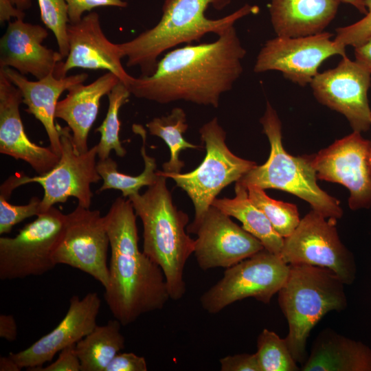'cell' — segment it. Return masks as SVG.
<instances>
[{
  "label": "cell",
  "instance_id": "3957f363",
  "mask_svg": "<svg viewBox=\"0 0 371 371\" xmlns=\"http://www.w3.org/2000/svg\"><path fill=\"white\" fill-rule=\"evenodd\" d=\"M230 1L165 0L161 17L154 27L117 44L122 58H126V67H137L141 76H150L155 71L159 57L166 51L182 43L199 41L208 33L219 36L240 19L259 11L258 6L246 4L221 19H211L205 16L210 5L222 10Z\"/></svg>",
  "mask_w": 371,
  "mask_h": 371
},
{
  "label": "cell",
  "instance_id": "f546056e",
  "mask_svg": "<svg viewBox=\"0 0 371 371\" xmlns=\"http://www.w3.org/2000/svg\"><path fill=\"white\" fill-rule=\"evenodd\" d=\"M247 188L251 201L265 214L274 230L283 238L290 236L300 221L297 206L270 198L258 186Z\"/></svg>",
  "mask_w": 371,
  "mask_h": 371
},
{
  "label": "cell",
  "instance_id": "ee69618b",
  "mask_svg": "<svg viewBox=\"0 0 371 371\" xmlns=\"http://www.w3.org/2000/svg\"><path fill=\"white\" fill-rule=\"evenodd\" d=\"M11 1L20 10L28 9L32 5L31 0H11Z\"/></svg>",
  "mask_w": 371,
  "mask_h": 371
},
{
  "label": "cell",
  "instance_id": "ffe728a7",
  "mask_svg": "<svg viewBox=\"0 0 371 371\" xmlns=\"http://www.w3.org/2000/svg\"><path fill=\"white\" fill-rule=\"evenodd\" d=\"M23 98L20 90L0 70V153L21 159L38 174L52 170L60 156L49 147L32 142L22 122L20 105Z\"/></svg>",
  "mask_w": 371,
  "mask_h": 371
},
{
  "label": "cell",
  "instance_id": "9a60e30c",
  "mask_svg": "<svg viewBox=\"0 0 371 371\" xmlns=\"http://www.w3.org/2000/svg\"><path fill=\"white\" fill-rule=\"evenodd\" d=\"M315 98L344 115L353 131L366 132L371 127L368 93L371 73L346 56L335 68L318 73L310 83Z\"/></svg>",
  "mask_w": 371,
  "mask_h": 371
},
{
  "label": "cell",
  "instance_id": "f1b7e54d",
  "mask_svg": "<svg viewBox=\"0 0 371 371\" xmlns=\"http://www.w3.org/2000/svg\"><path fill=\"white\" fill-rule=\"evenodd\" d=\"M131 95L128 87L120 81L108 94L109 106L106 116L95 131L100 133V139L97 146L99 159L109 157L111 150L123 157L126 154L120 139V121L119 113L121 107L128 101Z\"/></svg>",
  "mask_w": 371,
  "mask_h": 371
},
{
  "label": "cell",
  "instance_id": "8992f818",
  "mask_svg": "<svg viewBox=\"0 0 371 371\" xmlns=\"http://www.w3.org/2000/svg\"><path fill=\"white\" fill-rule=\"evenodd\" d=\"M260 122L270 144L269 157L264 164L256 165L236 182L246 188L254 186L263 190L273 188L291 193L308 202L313 210L324 217L340 218L343 211L339 202L317 185L310 156L294 157L284 150L282 124L269 102Z\"/></svg>",
  "mask_w": 371,
  "mask_h": 371
},
{
  "label": "cell",
  "instance_id": "4fadbf2b",
  "mask_svg": "<svg viewBox=\"0 0 371 371\" xmlns=\"http://www.w3.org/2000/svg\"><path fill=\"white\" fill-rule=\"evenodd\" d=\"M370 153L371 142L353 131L310 159L317 179L346 187L349 207L357 210L371 207Z\"/></svg>",
  "mask_w": 371,
  "mask_h": 371
},
{
  "label": "cell",
  "instance_id": "836d02e7",
  "mask_svg": "<svg viewBox=\"0 0 371 371\" xmlns=\"http://www.w3.org/2000/svg\"><path fill=\"white\" fill-rule=\"evenodd\" d=\"M367 8L365 16L351 25L337 29L334 41L339 45L357 47L371 38V0H364Z\"/></svg>",
  "mask_w": 371,
  "mask_h": 371
},
{
  "label": "cell",
  "instance_id": "4316f807",
  "mask_svg": "<svg viewBox=\"0 0 371 371\" xmlns=\"http://www.w3.org/2000/svg\"><path fill=\"white\" fill-rule=\"evenodd\" d=\"M133 127L134 131L137 133L142 139L141 155L144 162V170L137 176H132L118 171L116 161L111 157L99 159L96 168L103 180V183L98 189V192L109 189H115L120 190L122 196L126 198L139 192L142 187H148L157 181L159 175L157 173L155 159L146 153V131L142 126H134Z\"/></svg>",
  "mask_w": 371,
  "mask_h": 371
},
{
  "label": "cell",
  "instance_id": "f35d334b",
  "mask_svg": "<svg viewBox=\"0 0 371 371\" xmlns=\"http://www.w3.org/2000/svg\"><path fill=\"white\" fill-rule=\"evenodd\" d=\"M0 337L10 342L16 339L17 326L12 315H0Z\"/></svg>",
  "mask_w": 371,
  "mask_h": 371
},
{
  "label": "cell",
  "instance_id": "d6986e66",
  "mask_svg": "<svg viewBox=\"0 0 371 371\" xmlns=\"http://www.w3.org/2000/svg\"><path fill=\"white\" fill-rule=\"evenodd\" d=\"M47 30L23 19L9 21L0 40V67H10L39 80L54 74L64 58L59 52L43 45Z\"/></svg>",
  "mask_w": 371,
  "mask_h": 371
},
{
  "label": "cell",
  "instance_id": "52a82bcc",
  "mask_svg": "<svg viewBox=\"0 0 371 371\" xmlns=\"http://www.w3.org/2000/svg\"><path fill=\"white\" fill-rule=\"evenodd\" d=\"M199 133L206 153L196 168L184 174L157 171L159 175L173 179L192 200L194 218L187 226V231L201 222L224 188L238 181L256 165L254 161L236 156L229 149L225 143L226 133L216 117L203 124Z\"/></svg>",
  "mask_w": 371,
  "mask_h": 371
},
{
  "label": "cell",
  "instance_id": "d4e9b609",
  "mask_svg": "<svg viewBox=\"0 0 371 371\" xmlns=\"http://www.w3.org/2000/svg\"><path fill=\"white\" fill-rule=\"evenodd\" d=\"M212 205L238 219L246 231L262 243L265 249L280 255L284 238L274 230L265 214L251 201L246 187L236 182L234 198H216Z\"/></svg>",
  "mask_w": 371,
  "mask_h": 371
},
{
  "label": "cell",
  "instance_id": "7c38bea8",
  "mask_svg": "<svg viewBox=\"0 0 371 371\" xmlns=\"http://www.w3.org/2000/svg\"><path fill=\"white\" fill-rule=\"evenodd\" d=\"M109 247L104 217L99 210L78 205L65 214L64 229L53 259L56 265L63 264L80 270L106 288L109 278Z\"/></svg>",
  "mask_w": 371,
  "mask_h": 371
},
{
  "label": "cell",
  "instance_id": "6da1fadb",
  "mask_svg": "<svg viewBox=\"0 0 371 371\" xmlns=\"http://www.w3.org/2000/svg\"><path fill=\"white\" fill-rule=\"evenodd\" d=\"M246 54L234 25L213 42L167 52L153 74L134 77L128 87L135 97L159 104L184 100L217 108L241 76Z\"/></svg>",
  "mask_w": 371,
  "mask_h": 371
},
{
  "label": "cell",
  "instance_id": "8d00e7d4",
  "mask_svg": "<svg viewBox=\"0 0 371 371\" xmlns=\"http://www.w3.org/2000/svg\"><path fill=\"white\" fill-rule=\"evenodd\" d=\"M219 361L221 371H260L256 353L228 355Z\"/></svg>",
  "mask_w": 371,
  "mask_h": 371
},
{
  "label": "cell",
  "instance_id": "44dd1931",
  "mask_svg": "<svg viewBox=\"0 0 371 371\" xmlns=\"http://www.w3.org/2000/svg\"><path fill=\"white\" fill-rule=\"evenodd\" d=\"M5 76L21 91L25 111L33 115L44 126L49 141V147L61 155V142L58 125L55 124L58 100L66 90L87 79V73L57 78L53 74L37 80H29L24 75L10 67H0Z\"/></svg>",
  "mask_w": 371,
  "mask_h": 371
},
{
  "label": "cell",
  "instance_id": "5bb4252c",
  "mask_svg": "<svg viewBox=\"0 0 371 371\" xmlns=\"http://www.w3.org/2000/svg\"><path fill=\"white\" fill-rule=\"evenodd\" d=\"M332 36V34L323 32L306 36H276L268 40L257 56L254 71H278L300 86L310 85L325 60L334 55L346 56V48L337 44Z\"/></svg>",
  "mask_w": 371,
  "mask_h": 371
},
{
  "label": "cell",
  "instance_id": "7a4b0ae2",
  "mask_svg": "<svg viewBox=\"0 0 371 371\" xmlns=\"http://www.w3.org/2000/svg\"><path fill=\"white\" fill-rule=\"evenodd\" d=\"M111 258L104 300L122 326L161 310L170 299L161 267L138 247L137 215L130 199L117 197L104 216Z\"/></svg>",
  "mask_w": 371,
  "mask_h": 371
},
{
  "label": "cell",
  "instance_id": "ac0fdd59",
  "mask_svg": "<svg viewBox=\"0 0 371 371\" xmlns=\"http://www.w3.org/2000/svg\"><path fill=\"white\" fill-rule=\"evenodd\" d=\"M101 301L98 293H88L83 298L73 295L68 311L50 333L43 336L26 349L9 355L21 368L27 370L50 362L56 353L76 344L97 326Z\"/></svg>",
  "mask_w": 371,
  "mask_h": 371
},
{
  "label": "cell",
  "instance_id": "d6a6232c",
  "mask_svg": "<svg viewBox=\"0 0 371 371\" xmlns=\"http://www.w3.org/2000/svg\"><path fill=\"white\" fill-rule=\"evenodd\" d=\"M41 213V199L32 196L25 205L11 204L0 194V234L10 233L12 227L23 220Z\"/></svg>",
  "mask_w": 371,
  "mask_h": 371
},
{
  "label": "cell",
  "instance_id": "5b68a950",
  "mask_svg": "<svg viewBox=\"0 0 371 371\" xmlns=\"http://www.w3.org/2000/svg\"><path fill=\"white\" fill-rule=\"evenodd\" d=\"M344 285L329 269L289 265L286 280L278 291V303L289 326L285 339L297 363L306 361L307 339L320 319L330 311L346 308Z\"/></svg>",
  "mask_w": 371,
  "mask_h": 371
},
{
  "label": "cell",
  "instance_id": "ab89813d",
  "mask_svg": "<svg viewBox=\"0 0 371 371\" xmlns=\"http://www.w3.org/2000/svg\"><path fill=\"white\" fill-rule=\"evenodd\" d=\"M23 10L19 9L11 0H0V22L10 21L12 18L24 19Z\"/></svg>",
  "mask_w": 371,
  "mask_h": 371
},
{
  "label": "cell",
  "instance_id": "f6af8a7d",
  "mask_svg": "<svg viewBox=\"0 0 371 371\" xmlns=\"http://www.w3.org/2000/svg\"><path fill=\"white\" fill-rule=\"evenodd\" d=\"M371 142V141H370ZM370 161H371V153H370Z\"/></svg>",
  "mask_w": 371,
  "mask_h": 371
},
{
  "label": "cell",
  "instance_id": "484cf974",
  "mask_svg": "<svg viewBox=\"0 0 371 371\" xmlns=\"http://www.w3.org/2000/svg\"><path fill=\"white\" fill-rule=\"evenodd\" d=\"M121 323L110 319L76 344L80 371H105L111 360L125 347Z\"/></svg>",
  "mask_w": 371,
  "mask_h": 371
},
{
  "label": "cell",
  "instance_id": "9c48e42d",
  "mask_svg": "<svg viewBox=\"0 0 371 371\" xmlns=\"http://www.w3.org/2000/svg\"><path fill=\"white\" fill-rule=\"evenodd\" d=\"M289 272V265L280 255L264 248L227 268L223 278L202 294L201 305L207 313L216 314L247 297L269 304L284 285Z\"/></svg>",
  "mask_w": 371,
  "mask_h": 371
},
{
  "label": "cell",
  "instance_id": "30bf717a",
  "mask_svg": "<svg viewBox=\"0 0 371 371\" xmlns=\"http://www.w3.org/2000/svg\"><path fill=\"white\" fill-rule=\"evenodd\" d=\"M65 214L52 206L25 225L14 237L0 238V279L39 276L53 269V254L62 235Z\"/></svg>",
  "mask_w": 371,
  "mask_h": 371
},
{
  "label": "cell",
  "instance_id": "74e56055",
  "mask_svg": "<svg viewBox=\"0 0 371 371\" xmlns=\"http://www.w3.org/2000/svg\"><path fill=\"white\" fill-rule=\"evenodd\" d=\"M147 363L144 357L133 352L118 353L109 363L105 371H146Z\"/></svg>",
  "mask_w": 371,
  "mask_h": 371
},
{
  "label": "cell",
  "instance_id": "2e32d148",
  "mask_svg": "<svg viewBox=\"0 0 371 371\" xmlns=\"http://www.w3.org/2000/svg\"><path fill=\"white\" fill-rule=\"evenodd\" d=\"M187 232L197 235L193 254L203 271L227 269L264 249L257 238L213 205Z\"/></svg>",
  "mask_w": 371,
  "mask_h": 371
},
{
  "label": "cell",
  "instance_id": "7bdbcfd3",
  "mask_svg": "<svg viewBox=\"0 0 371 371\" xmlns=\"http://www.w3.org/2000/svg\"><path fill=\"white\" fill-rule=\"evenodd\" d=\"M339 2L352 5L362 14H366L367 13V8H366L364 0H339Z\"/></svg>",
  "mask_w": 371,
  "mask_h": 371
},
{
  "label": "cell",
  "instance_id": "cb8c5ba5",
  "mask_svg": "<svg viewBox=\"0 0 371 371\" xmlns=\"http://www.w3.org/2000/svg\"><path fill=\"white\" fill-rule=\"evenodd\" d=\"M302 371H371V350L330 329L315 339Z\"/></svg>",
  "mask_w": 371,
  "mask_h": 371
},
{
  "label": "cell",
  "instance_id": "b9f144b4",
  "mask_svg": "<svg viewBox=\"0 0 371 371\" xmlns=\"http://www.w3.org/2000/svg\"><path fill=\"white\" fill-rule=\"evenodd\" d=\"M21 370V368L10 355L0 358L1 371H19Z\"/></svg>",
  "mask_w": 371,
  "mask_h": 371
},
{
  "label": "cell",
  "instance_id": "1f68e13d",
  "mask_svg": "<svg viewBox=\"0 0 371 371\" xmlns=\"http://www.w3.org/2000/svg\"><path fill=\"white\" fill-rule=\"evenodd\" d=\"M41 20L56 38L58 52L65 58L69 53L67 27L69 23L65 0H37Z\"/></svg>",
  "mask_w": 371,
  "mask_h": 371
},
{
  "label": "cell",
  "instance_id": "60d3db41",
  "mask_svg": "<svg viewBox=\"0 0 371 371\" xmlns=\"http://www.w3.org/2000/svg\"><path fill=\"white\" fill-rule=\"evenodd\" d=\"M355 60L371 73V38L355 47Z\"/></svg>",
  "mask_w": 371,
  "mask_h": 371
},
{
  "label": "cell",
  "instance_id": "d590c367",
  "mask_svg": "<svg viewBox=\"0 0 371 371\" xmlns=\"http://www.w3.org/2000/svg\"><path fill=\"white\" fill-rule=\"evenodd\" d=\"M30 371H80V363L76 351V344L63 349L58 359L46 367H38Z\"/></svg>",
  "mask_w": 371,
  "mask_h": 371
},
{
  "label": "cell",
  "instance_id": "e0dca14e",
  "mask_svg": "<svg viewBox=\"0 0 371 371\" xmlns=\"http://www.w3.org/2000/svg\"><path fill=\"white\" fill-rule=\"evenodd\" d=\"M69 53L65 60L60 62L54 75L65 77L74 68L90 70H106L118 77L127 87L133 78L124 69L118 45L111 42L105 36L96 12L83 16L80 21L69 23L67 27Z\"/></svg>",
  "mask_w": 371,
  "mask_h": 371
},
{
  "label": "cell",
  "instance_id": "8fae6325",
  "mask_svg": "<svg viewBox=\"0 0 371 371\" xmlns=\"http://www.w3.org/2000/svg\"><path fill=\"white\" fill-rule=\"evenodd\" d=\"M312 210L300 221L293 232L284 238L280 256L288 265L306 264L332 270L345 284H352L357 267L352 254L343 245L335 227Z\"/></svg>",
  "mask_w": 371,
  "mask_h": 371
},
{
  "label": "cell",
  "instance_id": "83f0119b",
  "mask_svg": "<svg viewBox=\"0 0 371 371\" xmlns=\"http://www.w3.org/2000/svg\"><path fill=\"white\" fill-rule=\"evenodd\" d=\"M149 133L162 139L170 149V159L162 165L166 173H179L185 164L179 159L182 150L199 149L203 146L190 143L183 137L188 128L185 111L179 107L172 109L166 116L155 117L146 124Z\"/></svg>",
  "mask_w": 371,
  "mask_h": 371
},
{
  "label": "cell",
  "instance_id": "4dcf8cb0",
  "mask_svg": "<svg viewBox=\"0 0 371 371\" xmlns=\"http://www.w3.org/2000/svg\"><path fill=\"white\" fill-rule=\"evenodd\" d=\"M260 371H297L299 367L293 358L286 339L265 328L257 338L256 352Z\"/></svg>",
  "mask_w": 371,
  "mask_h": 371
},
{
  "label": "cell",
  "instance_id": "7402d4cb",
  "mask_svg": "<svg viewBox=\"0 0 371 371\" xmlns=\"http://www.w3.org/2000/svg\"><path fill=\"white\" fill-rule=\"evenodd\" d=\"M120 81L117 76L107 71L88 85H74L67 90L66 97L58 102L56 118L67 123L79 153L89 149L88 135L98 116L101 98L108 95Z\"/></svg>",
  "mask_w": 371,
  "mask_h": 371
},
{
  "label": "cell",
  "instance_id": "277c9868",
  "mask_svg": "<svg viewBox=\"0 0 371 371\" xmlns=\"http://www.w3.org/2000/svg\"><path fill=\"white\" fill-rule=\"evenodd\" d=\"M157 175V181L145 192L133 194L128 199L142 222V251L163 271L170 299L179 300L186 292L183 272L194 253L195 240L186 230L188 214L173 203L167 177Z\"/></svg>",
  "mask_w": 371,
  "mask_h": 371
},
{
  "label": "cell",
  "instance_id": "603a6c76",
  "mask_svg": "<svg viewBox=\"0 0 371 371\" xmlns=\"http://www.w3.org/2000/svg\"><path fill=\"white\" fill-rule=\"evenodd\" d=\"M339 0H271V21L277 36L300 37L323 32L335 18Z\"/></svg>",
  "mask_w": 371,
  "mask_h": 371
},
{
  "label": "cell",
  "instance_id": "e575fe53",
  "mask_svg": "<svg viewBox=\"0 0 371 371\" xmlns=\"http://www.w3.org/2000/svg\"><path fill=\"white\" fill-rule=\"evenodd\" d=\"M68 9L69 23L81 21L83 14L100 7H117L124 8L127 3L122 0H65Z\"/></svg>",
  "mask_w": 371,
  "mask_h": 371
},
{
  "label": "cell",
  "instance_id": "ba28073f",
  "mask_svg": "<svg viewBox=\"0 0 371 371\" xmlns=\"http://www.w3.org/2000/svg\"><path fill=\"white\" fill-rule=\"evenodd\" d=\"M58 129L62 150L57 164L43 175L29 177L19 172L10 176L1 184L0 194L9 199L16 188L38 183L44 190L41 213L56 203H65L69 197L76 198L78 205L90 208L93 196L91 185L101 179L96 168L97 146L79 153L74 148L70 128L58 126Z\"/></svg>",
  "mask_w": 371,
  "mask_h": 371
}]
</instances>
